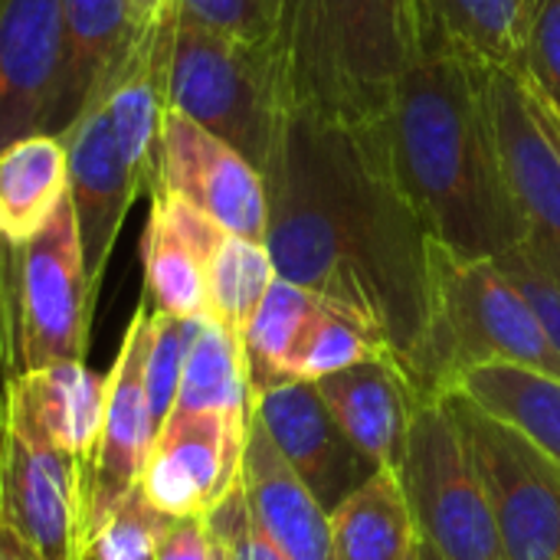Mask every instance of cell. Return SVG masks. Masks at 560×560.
Here are the masks:
<instances>
[{
    "instance_id": "b9f144b4",
    "label": "cell",
    "mask_w": 560,
    "mask_h": 560,
    "mask_svg": "<svg viewBox=\"0 0 560 560\" xmlns=\"http://www.w3.org/2000/svg\"><path fill=\"white\" fill-rule=\"evenodd\" d=\"M161 7H177V0H161Z\"/></svg>"
},
{
    "instance_id": "ba28073f",
    "label": "cell",
    "mask_w": 560,
    "mask_h": 560,
    "mask_svg": "<svg viewBox=\"0 0 560 560\" xmlns=\"http://www.w3.org/2000/svg\"><path fill=\"white\" fill-rule=\"evenodd\" d=\"M509 560H560V466L515 427L450 390Z\"/></svg>"
},
{
    "instance_id": "5b68a950",
    "label": "cell",
    "mask_w": 560,
    "mask_h": 560,
    "mask_svg": "<svg viewBox=\"0 0 560 560\" xmlns=\"http://www.w3.org/2000/svg\"><path fill=\"white\" fill-rule=\"evenodd\" d=\"M95 289L69 194L30 240H0L3 381L62 361H85Z\"/></svg>"
},
{
    "instance_id": "9c48e42d",
    "label": "cell",
    "mask_w": 560,
    "mask_h": 560,
    "mask_svg": "<svg viewBox=\"0 0 560 560\" xmlns=\"http://www.w3.org/2000/svg\"><path fill=\"white\" fill-rule=\"evenodd\" d=\"M82 466L0 400V525L39 560H82Z\"/></svg>"
},
{
    "instance_id": "ab89813d",
    "label": "cell",
    "mask_w": 560,
    "mask_h": 560,
    "mask_svg": "<svg viewBox=\"0 0 560 560\" xmlns=\"http://www.w3.org/2000/svg\"><path fill=\"white\" fill-rule=\"evenodd\" d=\"M131 7L138 10V16H141V20H151L158 10H164V7H161V0H131Z\"/></svg>"
},
{
    "instance_id": "83f0119b",
    "label": "cell",
    "mask_w": 560,
    "mask_h": 560,
    "mask_svg": "<svg viewBox=\"0 0 560 560\" xmlns=\"http://www.w3.org/2000/svg\"><path fill=\"white\" fill-rule=\"evenodd\" d=\"M272 279L276 266L266 243L236 236L223 226L217 230L207 249V299L213 322L243 338Z\"/></svg>"
},
{
    "instance_id": "836d02e7",
    "label": "cell",
    "mask_w": 560,
    "mask_h": 560,
    "mask_svg": "<svg viewBox=\"0 0 560 560\" xmlns=\"http://www.w3.org/2000/svg\"><path fill=\"white\" fill-rule=\"evenodd\" d=\"M522 75L560 115V0H532Z\"/></svg>"
},
{
    "instance_id": "8d00e7d4",
    "label": "cell",
    "mask_w": 560,
    "mask_h": 560,
    "mask_svg": "<svg viewBox=\"0 0 560 560\" xmlns=\"http://www.w3.org/2000/svg\"><path fill=\"white\" fill-rule=\"evenodd\" d=\"M154 560H213V538L203 518H174Z\"/></svg>"
},
{
    "instance_id": "6da1fadb",
    "label": "cell",
    "mask_w": 560,
    "mask_h": 560,
    "mask_svg": "<svg viewBox=\"0 0 560 560\" xmlns=\"http://www.w3.org/2000/svg\"><path fill=\"white\" fill-rule=\"evenodd\" d=\"M262 184L276 276L361 318L410 374L430 318V233L381 125L285 108Z\"/></svg>"
},
{
    "instance_id": "4dcf8cb0",
    "label": "cell",
    "mask_w": 560,
    "mask_h": 560,
    "mask_svg": "<svg viewBox=\"0 0 560 560\" xmlns=\"http://www.w3.org/2000/svg\"><path fill=\"white\" fill-rule=\"evenodd\" d=\"M200 325H203V318H177V315L154 312V308L148 315L144 394H148L154 436L161 433V427L167 423V417L174 410L180 377H184V364H187V354L194 348V338H197Z\"/></svg>"
},
{
    "instance_id": "7402d4cb",
    "label": "cell",
    "mask_w": 560,
    "mask_h": 560,
    "mask_svg": "<svg viewBox=\"0 0 560 560\" xmlns=\"http://www.w3.org/2000/svg\"><path fill=\"white\" fill-rule=\"evenodd\" d=\"M3 397L66 456L89 463L108 400V374H95L85 361H62L3 381Z\"/></svg>"
},
{
    "instance_id": "ac0fdd59",
    "label": "cell",
    "mask_w": 560,
    "mask_h": 560,
    "mask_svg": "<svg viewBox=\"0 0 560 560\" xmlns=\"http://www.w3.org/2000/svg\"><path fill=\"white\" fill-rule=\"evenodd\" d=\"M59 3L0 0V151L46 131L59 69Z\"/></svg>"
},
{
    "instance_id": "d6986e66",
    "label": "cell",
    "mask_w": 560,
    "mask_h": 560,
    "mask_svg": "<svg viewBox=\"0 0 560 560\" xmlns=\"http://www.w3.org/2000/svg\"><path fill=\"white\" fill-rule=\"evenodd\" d=\"M315 384L345 436L377 469H397L413 413L423 404L404 364L390 354H377Z\"/></svg>"
},
{
    "instance_id": "4fadbf2b",
    "label": "cell",
    "mask_w": 560,
    "mask_h": 560,
    "mask_svg": "<svg viewBox=\"0 0 560 560\" xmlns=\"http://www.w3.org/2000/svg\"><path fill=\"white\" fill-rule=\"evenodd\" d=\"M158 190L180 197L236 236L266 243L262 174L236 148L171 105L161 121Z\"/></svg>"
},
{
    "instance_id": "f546056e",
    "label": "cell",
    "mask_w": 560,
    "mask_h": 560,
    "mask_svg": "<svg viewBox=\"0 0 560 560\" xmlns=\"http://www.w3.org/2000/svg\"><path fill=\"white\" fill-rule=\"evenodd\" d=\"M390 354L384 341L351 312L325 302L318 295L312 315L305 318L299 341L289 358V381H322L358 361ZM394 358V354H390Z\"/></svg>"
},
{
    "instance_id": "f1b7e54d",
    "label": "cell",
    "mask_w": 560,
    "mask_h": 560,
    "mask_svg": "<svg viewBox=\"0 0 560 560\" xmlns=\"http://www.w3.org/2000/svg\"><path fill=\"white\" fill-rule=\"evenodd\" d=\"M315 302H318L315 292L289 282V279H279V276L272 279L266 299L259 302V308L243 335L253 397L266 387L289 381V358H292L299 331H302L305 318L312 315Z\"/></svg>"
},
{
    "instance_id": "cb8c5ba5",
    "label": "cell",
    "mask_w": 560,
    "mask_h": 560,
    "mask_svg": "<svg viewBox=\"0 0 560 560\" xmlns=\"http://www.w3.org/2000/svg\"><path fill=\"white\" fill-rule=\"evenodd\" d=\"M335 560H413L420 535L397 469H377L331 512Z\"/></svg>"
},
{
    "instance_id": "30bf717a",
    "label": "cell",
    "mask_w": 560,
    "mask_h": 560,
    "mask_svg": "<svg viewBox=\"0 0 560 560\" xmlns=\"http://www.w3.org/2000/svg\"><path fill=\"white\" fill-rule=\"evenodd\" d=\"M148 302L138 305L121 351L108 371V400L102 430L89 463L82 466V509H79V535L82 555L89 541L102 532L112 512L141 486V472L154 443V423L144 394V348H148Z\"/></svg>"
},
{
    "instance_id": "52a82bcc",
    "label": "cell",
    "mask_w": 560,
    "mask_h": 560,
    "mask_svg": "<svg viewBox=\"0 0 560 560\" xmlns=\"http://www.w3.org/2000/svg\"><path fill=\"white\" fill-rule=\"evenodd\" d=\"M420 541L446 560H509L450 397H427L397 463Z\"/></svg>"
},
{
    "instance_id": "44dd1931",
    "label": "cell",
    "mask_w": 560,
    "mask_h": 560,
    "mask_svg": "<svg viewBox=\"0 0 560 560\" xmlns=\"http://www.w3.org/2000/svg\"><path fill=\"white\" fill-rule=\"evenodd\" d=\"M243 492L253 518L282 548L285 558L335 560L331 515L276 450L256 413L249 420V436L243 450Z\"/></svg>"
},
{
    "instance_id": "d6a6232c",
    "label": "cell",
    "mask_w": 560,
    "mask_h": 560,
    "mask_svg": "<svg viewBox=\"0 0 560 560\" xmlns=\"http://www.w3.org/2000/svg\"><path fill=\"white\" fill-rule=\"evenodd\" d=\"M276 0H177V16L230 39L266 46Z\"/></svg>"
},
{
    "instance_id": "e575fe53",
    "label": "cell",
    "mask_w": 560,
    "mask_h": 560,
    "mask_svg": "<svg viewBox=\"0 0 560 560\" xmlns=\"http://www.w3.org/2000/svg\"><path fill=\"white\" fill-rule=\"evenodd\" d=\"M203 522L217 538L233 545L240 560H289L282 555V548L253 518V512L246 505V492H243V476H240V486Z\"/></svg>"
},
{
    "instance_id": "603a6c76",
    "label": "cell",
    "mask_w": 560,
    "mask_h": 560,
    "mask_svg": "<svg viewBox=\"0 0 560 560\" xmlns=\"http://www.w3.org/2000/svg\"><path fill=\"white\" fill-rule=\"evenodd\" d=\"M532 0H413L423 52L453 49L472 62L522 72Z\"/></svg>"
},
{
    "instance_id": "60d3db41",
    "label": "cell",
    "mask_w": 560,
    "mask_h": 560,
    "mask_svg": "<svg viewBox=\"0 0 560 560\" xmlns=\"http://www.w3.org/2000/svg\"><path fill=\"white\" fill-rule=\"evenodd\" d=\"M417 558L420 560H446V558H440V555H436V551H433L427 541H420V545H417Z\"/></svg>"
},
{
    "instance_id": "9a60e30c",
    "label": "cell",
    "mask_w": 560,
    "mask_h": 560,
    "mask_svg": "<svg viewBox=\"0 0 560 560\" xmlns=\"http://www.w3.org/2000/svg\"><path fill=\"white\" fill-rule=\"evenodd\" d=\"M177 36V7L158 10L141 30L135 49L118 66L112 82L105 85L108 121L128 167L135 194L158 190V164H161V121L167 112V79H171V52Z\"/></svg>"
},
{
    "instance_id": "f35d334b",
    "label": "cell",
    "mask_w": 560,
    "mask_h": 560,
    "mask_svg": "<svg viewBox=\"0 0 560 560\" xmlns=\"http://www.w3.org/2000/svg\"><path fill=\"white\" fill-rule=\"evenodd\" d=\"M210 538H213V560H240V555L233 551V545H226V541L217 538L213 532H210Z\"/></svg>"
},
{
    "instance_id": "7c38bea8",
    "label": "cell",
    "mask_w": 560,
    "mask_h": 560,
    "mask_svg": "<svg viewBox=\"0 0 560 560\" xmlns=\"http://www.w3.org/2000/svg\"><path fill=\"white\" fill-rule=\"evenodd\" d=\"M249 420L171 413L141 472L148 502L171 518H207L240 486Z\"/></svg>"
},
{
    "instance_id": "277c9868",
    "label": "cell",
    "mask_w": 560,
    "mask_h": 560,
    "mask_svg": "<svg viewBox=\"0 0 560 560\" xmlns=\"http://www.w3.org/2000/svg\"><path fill=\"white\" fill-rule=\"evenodd\" d=\"M522 364L560 381V354L522 289L495 259H463L430 236V318L410 381L440 397L479 364Z\"/></svg>"
},
{
    "instance_id": "ffe728a7",
    "label": "cell",
    "mask_w": 560,
    "mask_h": 560,
    "mask_svg": "<svg viewBox=\"0 0 560 560\" xmlns=\"http://www.w3.org/2000/svg\"><path fill=\"white\" fill-rule=\"evenodd\" d=\"M220 223L164 190L151 194V213L141 236L144 302L177 318H210L207 249Z\"/></svg>"
},
{
    "instance_id": "8fae6325",
    "label": "cell",
    "mask_w": 560,
    "mask_h": 560,
    "mask_svg": "<svg viewBox=\"0 0 560 560\" xmlns=\"http://www.w3.org/2000/svg\"><path fill=\"white\" fill-rule=\"evenodd\" d=\"M482 82L502 167L525 223L518 253L560 289V158L528 108L518 72L482 62Z\"/></svg>"
},
{
    "instance_id": "4316f807",
    "label": "cell",
    "mask_w": 560,
    "mask_h": 560,
    "mask_svg": "<svg viewBox=\"0 0 560 560\" xmlns=\"http://www.w3.org/2000/svg\"><path fill=\"white\" fill-rule=\"evenodd\" d=\"M171 413H220L233 420L253 417V384L243 338H236L220 322L203 318L187 354Z\"/></svg>"
},
{
    "instance_id": "1f68e13d",
    "label": "cell",
    "mask_w": 560,
    "mask_h": 560,
    "mask_svg": "<svg viewBox=\"0 0 560 560\" xmlns=\"http://www.w3.org/2000/svg\"><path fill=\"white\" fill-rule=\"evenodd\" d=\"M171 522L174 518L154 509L138 486L89 541L82 560H154Z\"/></svg>"
},
{
    "instance_id": "8992f818",
    "label": "cell",
    "mask_w": 560,
    "mask_h": 560,
    "mask_svg": "<svg viewBox=\"0 0 560 560\" xmlns=\"http://www.w3.org/2000/svg\"><path fill=\"white\" fill-rule=\"evenodd\" d=\"M167 105L236 148L259 174L266 171L285 112L266 46L177 16Z\"/></svg>"
},
{
    "instance_id": "d4e9b609",
    "label": "cell",
    "mask_w": 560,
    "mask_h": 560,
    "mask_svg": "<svg viewBox=\"0 0 560 560\" xmlns=\"http://www.w3.org/2000/svg\"><path fill=\"white\" fill-rule=\"evenodd\" d=\"M69 194V161L56 135H30L0 151V240L39 233Z\"/></svg>"
},
{
    "instance_id": "d590c367",
    "label": "cell",
    "mask_w": 560,
    "mask_h": 560,
    "mask_svg": "<svg viewBox=\"0 0 560 560\" xmlns=\"http://www.w3.org/2000/svg\"><path fill=\"white\" fill-rule=\"evenodd\" d=\"M505 272H509V279L522 289V295L532 302V308H535V315L541 318V325H545V331H548V338H551V345L558 348L560 354V289L555 282H548L518 249L515 253H509V256H502V259H495Z\"/></svg>"
},
{
    "instance_id": "5bb4252c",
    "label": "cell",
    "mask_w": 560,
    "mask_h": 560,
    "mask_svg": "<svg viewBox=\"0 0 560 560\" xmlns=\"http://www.w3.org/2000/svg\"><path fill=\"white\" fill-rule=\"evenodd\" d=\"M253 413L328 515L377 472L345 436L315 381H285L259 390Z\"/></svg>"
},
{
    "instance_id": "74e56055",
    "label": "cell",
    "mask_w": 560,
    "mask_h": 560,
    "mask_svg": "<svg viewBox=\"0 0 560 560\" xmlns=\"http://www.w3.org/2000/svg\"><path fill=\"white\" fill-rule=\"evenodd\" d=\"M522 75V72H518ZM522 82H525V98H528V108H532V115H535V121H538V128L545 131V138L551 141V148H555V154L560 158V115L555 112V105L522 75Z\"/></svg>"
},
{
    "instance_id": "7a4b0ae2",
    "label": "cell",
    "mask_w": 560,
    "mask_h": 560,
    "mask_svg": "<svg viewBox=\"0 0 560 560\" xmlns=\"http://www.w3.org/2000/svg\"><path fill=\"white\" fill-rule=\"evenodd\" d=\"M394 174L427 233L463 259H502L525 243L482 82V62L420 52L377 118Z\"/></svg>"
},
{
    "instance_id": "484cf974",
    "label": "cell",
    "mask_w": 560,
    "mask_h": 560,
    "mask_svg": "<svg viewBox=\"0 0 560 560\" xmlns=\"http://www.w3.org/2000/svg\"><path fill=\"white\" fill-rule=\"evenodd\" d=\"M495 420L515 427L560 466V381L522 364H479L456 387Z\"/></svg>"
},
{
    "instance_id": "e0dca14e",
    "label": "cell",
    "mask_w": 560,
    "mask_h": 560,
    "mask_svg": "<svg viewBox=\"0 0 560 560\" xmlns=\"http://www.w3.org/2000/svg\"><path fill=\"white\" fill-rule=\"evenodd\" d=\"M148 20L131 0H62L59 3V69L46 118V135H62L89 98L102 95L118 66L135 49Z\"/></svg>"
},
{
    "instance_id": "3957f363",
    "label": "cell",
    "mask_w": 560,
    "mask_h": 560,
    "mask_svg": "<svg viewBox=\"0 0 560 560\" xmlns=\"http://www.w3.org/2000/svg\"><path fill=\"white\" fill-rule=\"evenodd\" d=\"M266 49L285 108L371 125L423 43L413 0H276Z\"/></svg>"
},
{
    "instance_id": "2e32d148",
    "label": "cell",
    "mask_w": 560,
    "mask_h": 560,
    "mask_svg": "<svg viewBox=\"0 0 560 560\" xmlns=\"http://www.w3.org/2000/svg\"><path fill=\"white\" fill-rule=\"evenodd\" d=\"M59 141L69 161V200L79 223L85 269L98 285L125 213L138 200L108 121L105 95L89 98L79 118L59 135Z\"/></svg>"
},
{
    "instance_id": "7bdbcfd3",
    "label": "cell",
    "mask_w": 560,
    "mask_h": 560,
    "mask_svg": "<svg viewBox=\"0 0 560 560\" xmlns=\"http://www.w3.org/2000/svg\"><path fill=\"white\" fill-rule=\"evenodd\" d=\"M413 560H420V558H417V555H413Z\"/></svg>"
}]
</instances>
